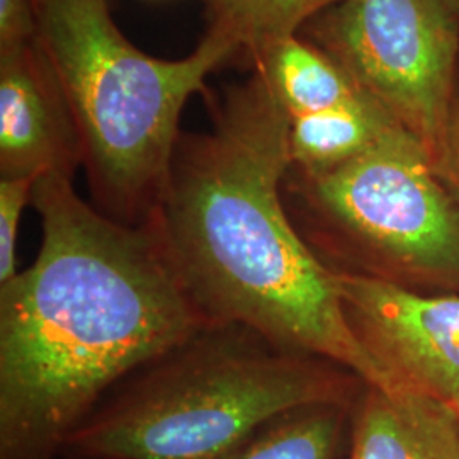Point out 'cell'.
I'll list each match as a JSON object with an SVG mask.
<instances>
[{"instance_id":"12","label":"cell","mask_w":459,"mask_h":459,"mask_svg":"<svg viewBox=\"0 0 459 459\" xmlns=\"http://www.w3.org/2000/svg\"><path fill=\"white\" fill-rule=\"evenodd\" d=\"M337 2L341 0H208V34L233 53L244 51L254 60L269 45L296 36L307 19Z\"/></svg>"},{"instance_id":"6","label":"cell","mask_w":459,"mask_h":459,"mask_svg":"<svg viewBox=\"0 0 459 459\" xmlns=\"http://www.w3.org/2000/svg\"><path fill=\"white\" fill-rule=\"evenodd\" d=\"M324 49L436 159L455 104L459 36L443 0H341Z\"/></svg>"},{"instance_id":"7","label":"cell","mask_w":459,"mask_h":459,"mask_svg":"<svg viewBox=\"0 0 459 459\" xmlns=\"http://www.w3.org/2000/svg\"><path fill=\"white\" fill-rule=\"evenodd\" d=\"M349 324L398 390L459 403V295L335 271Z\"/></svg>"},{"instance_id":"14","label":"cell","mask_w":459,"mask_h":459,"mask_svg":"<svg viewBox=\"0 0 459 459\" xmlns=\"http://www.w3.org/2000/svg\"><path fill=\"white\" fill-rule=\"evenodd\" d=\"M33 179L0 178V288L19 274L16 247L24 208L31 203Z\"/></svg>"},{"instance_id":"17","label":"cell","mask_w":459,"mask_h":459,"mask_svg":"<svg viewBox=\"0 0 459 459\" xmlns=\"http://www.w3.org/2000/svg\"><path fill=\"white\" fill-rule=\"evenodd\" d=\"M451 411L455 413V420H456V429H458V439H459V403L458 405H455V407H451Z\"/></svg>"},{"instance_id":"4","label":"cell","mask_w":459,"mask_h":459,"mask_svg":"<svg viewBox=\"0 0 459 459\" xmlns=\"http://www.w3.org/2000/svg\"><path fill=\"white\" fill-rule=\"evenodd\" d=\"M38 41L75 117L100 213L138 227L157 212L182 109L235 53L206 34L189 56L153 58L116 26L108 0H34Z\"/></svg>"},{"instance_id":"10","label":"cell","mask_w":459,"mask_h":459,"mask_svg":"<svg viewBox=\"0 0 459 459\" xmlns=\"http://www.w3.org/2000/svg\"><path fill=\"white\" fill-rule=\"evenodd\" d=\"M400 126L366 92L345 104L312 115L290 117L291 169L318 176L354 160Z\"/></svg>"},{"instance_id":"2","label":"cell","mask_w":459,"mask_h":459,"mask_svg":"<svg viewBox=\"0 0 459 459\" xmlns=\"http://www.w3.org/2000/svg\"><path fill=\"white\" fill-rule=\"evenodd\" d=\"M288 132L290 116L254 70L214 106L212 130L181 134L147 223L210 322L254 328L398 394L351 327L335 271L282 203Z\"/></svg>"},{"instance_id":"15","label":"cell","mask_w":459,"mask_h":459,"mask_svg":"<svg viewBox=\"0 0 459 459\" xmlns=\"http://www.w3.org/2000/svg\"><path fill=\"white\" fill-rule=\"evenodd\" d=\"M36 38L34 0H0V55L22 48Z\"/></svg>"},{"instance_id":"8","label":"cell","mask_w":459,"mask_h":459,"mask_svg":"<svg viewBox=\"0 0 459 459\" xmlns=\"http://www.w3.org/2000/svg\"><path fill=\"white\" fill-rule=\"evenodd\" d=\"M82 165L75 117L38 38L0 55V176L74 179Z\"/></svg>"},{"instance_id":"3","label":"cell","mask_w":459,"mask_h":459,"mask_svg":"<svg viewBox=\"0 0 459 459\" xmlns=\"http://www.w3.org/2000/svg\"><path fill=\"white\" fill-rule=\"evenodd\" d=\"M359 377L240 324H210L119 383L68 459H237L286 411L349 405ZM364 385V383H362Z\"/></svg>"},{"instance_id":"9","label":"cell","mask_w":459,"mask_h":459,"mask_svg":"<svg viewBox=\"0 0 459 459\" xmlns=\"http://www.w3.org/2000/svg\"><path fill=\"white\" fill-rule=\"evenodd\" d=\"M347 459H459L455 413L424 394L366 386L354 411Z\"/></svg>"},{"instance_id":"11","label":"cell","mask_w":459,"mask_h":459,"mask_svg":"<svg viewBox=\"0 0 459 459\" xmlns=\"http://www.w3.org/2000/svg\"><path fill=\"white\" fill-rule=\"evenodd\" d=\"M252 62L290 117L325 111L364 94L325 49L296 36L269 45Z\"/></svg>"},{"instance_id":"13","label":"cell","mask_w":459,"mask_h":459,"mask_svg":"<svg viewBox=\"0 0 459 459\" xmlns=\"http://www.w3.org/2000/svg\"><path fill=\"white\" fill-rule=\"evenodd\" d=\"M347 407L318 403L286 411L264 427L237 459H335Z\"/></svg>"},{"instance_id":"1","label":"cell","mask_w":459,"mask_h":459,"mask_svg":"<svg viewBox=\"0 0 459 459\" xmlns=\"http://www.w3.org/2000/svg\"><path fill=\"white\" fill-rule=\"evenodd\" d=\"M38 257L0 288V459H58L142 366L210 322L150 223L100 213L74 179L34 182Z\"/></svg>"},{"instance_id":"18","label":"cell","mask_w":459,"mask_h":459,"mask_svg":"<svg viewBox=\"0 0 459 459\" xmlns=\"http://www.w3.org/2000/svg\"><path fill=\"white\" fill-rule=\"evenodd\" d=\"M79 459H94V458H79Z\"/></svg>"},{"instance_id":"5","label":"cell","mask_w":459,"mask_h":459,"mask_svg":"<svg viewBox=\"0 0 459 459\" xmlns=\"http://www.w3.org/2000/svg\"><path fill=\"white\" fill-rule=\"evenodd\" d=\"M303 189L362 273L459 286V203L422 142L403 126Z\"/></svg>"},{"instance_id":"16","label":"cell","mask_w":459,"mask_h":459,"mask_svg":"<svg viewBox=\"0 0 459 459\" xmlns=\"http://www.w3.org/2000/svg\"><path fill=\"white\" fill-rule=\"evenodd\" d=\"M436 167L459 203V98L456 96Z\"/></svg>"}]
</instances>
